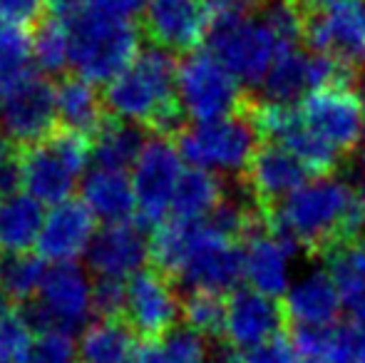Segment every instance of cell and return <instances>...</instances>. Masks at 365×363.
I'll return each mask as SVG.
<instances>
[{
  "mask_svg": "<svg viewBox=\"0 0 365 363\" xmlns=\"http://www.w3.org/2000/svg\"><path fill=\"white\" fill-rule=\"evenodd\" d=\"M266 229L284 239L293 252L326 257L341 244L363 234L365 214L358 192L348 182L323 177L264 214Z\"/></svg>",
  "mask_w": 365,
  "mask_h": 363,
  "instance_id": "6da1fadb",
  "label": "cell"
},
{
  "mask_svg": "<svg viewBox=\"0 0 365 363\" xmlns=\"http://www.w3.org/2000/svg\"><path fill=\"white\" fill-rule=\"evenodd\" d=\"M102 100L107 115L149 127L167 107L179 102L177 63L164 50L149 48L107 83Z\"/></svg>",
  "mask_w": 365,
  "mask_h": 363,
  "instance_id": "7a4b0ae2",
  "label": "cell"
},
{
  "mask_svg": "<svg viewBox=\"0 0 365 363\" xmlns=\"http://www.w3.org/2000/svg\"><path fill=\"white\" fill-rule=\"evenodd\" d=\"M65 28L70 68L92 85H107L140 55V33L135 25L95 13L90 5Z\"/></svg>",
  "mask_w": 365,
  "mask_h": 363,
  "instance_id": "3957f363",
  "label": "cell"
},
{
  "mask_svg": "<svg viewBox=\"0 0 365 363\" xmlns=\"http://www.w3.org/2000/svg\"><path fill=\"white\" fill-rule=\"evenodd\" d=\"M259 150V135L241 112L214 122H197L177 135V152L194 170L244 175Z\"/></svg>",
  "mask_w": 365,
  "mask_h": 363,
  "instance_id": "277c9868",
  "label": "cell"
},
{
  "mask_svg": "<svg viewBox=\"0 0 365 363\" xmlns=\"http://www.w3.org/2000/svg\"><path fill=\"white\" fill-rule=\"evenodd\" d=\"M177 97L184 115L197 122L241 115L249 102L239 80L209 50L187 55L177 65Z\"/></svg>",
  "mask_w": 365,
  "mask_h": 363,
  "instance_id": "5b68a950",
  "label": "cell"
},
{
  "mask_svg": "<svg viewBox=\"0 0 365 363\" xmlns=\"http://www.w3.org/2000/svg\"><path fill=\"white\" fill-rule=\"evenodd\" d=\"M207 45L209 53L239 80V85L264 83L276 58L289 53L261 15L212 25L207 33Z\"/></svg>",
  "mask_w": 365,
  "mask_h": 363,
  "instance_id": "8992f818",
  "label": "cell"
},
{
  "mask_svg": "<svg viewBox=\"0 0 365 363\" xmlns=\"http://www.w3.org/2000/svg\"><path fill=\"white\" fill-rule=\"evenodd\" d=\"M18 311L35 334L50 329L73 334L92 311V284L77 264H53L38 296Z\"/></svg>",
  "mask_w": 365,
  "mask_h": 363,
  "instance_id": "52a82bcc",
  "label": "cell"
},
{
  "mask_svg": "<svg viewBox=\"0 0 365 363\" xmlns=\"http://www.w3.org/2000/svg\"><path fill=\"white\" fill-rule=\"evenodd\" d=\"M301 122L333 152L348 157L361 150L365 115L353 85H328L303 97L298 107Z\"/></svg>",
  "mask_w": 365,
  "mask_h": 363,
  "instance_id": "ba28073f",
  "label": "cell"
},
{
  "mask_svg": "<svg viewBox=\"0 0 365 363\" xmlns=\"http://www.w3.org/2000/svg\"><path fill=\"white\" fill-rule=\"evenodd\" d=\"M177 279L192 294L204 291L221 296L234 291L236 284L244 279V252L236 247V242L214 232L207 222H197Z\"/></svg>",
  "mask_w": 365,
  "mask_h": 363,
  "instance_id": "9c48e42d",
  "label": "cell"
},
{
  "mask_svg": "<svg viewBox=\"0 0 365 363\" xmlns=\"http://www.w3.org/2000/svg\"><path fill=\"white\" fill-rule=\"evenodd\" d=\"M303 40L311 53L326 55L333 63L358 75L365 70V0H348L331 10L308 15Z\"/></svg>",
  "mask_w": 365,
  "mask_h": 363,
  "instance_id": "30bf717a",
  "label": "cell"
},
{
  "mask_svg": "<svg viewBox=\"0 0 365 363\" xmlns=\"http://www.w3.org/2000/svg\"><path fill=\"white\" fill-rule=\"evenodd\" d=\"M0 120L5 135L20 147L45 140L58 127L55 85L35 70L0 95Z\"/></svg>",
  "mask_w": 365,
  "mask_h": 363,
  "instance_id": "8fae6325",
  "label": "cell"
},
{
  "mask_svg": "<svg viewBox=\"0 0 365 363\" xmlns=\"http://www.w3.org/2000/svg\"><path fill=\"white\" fill-rule=\"evenodd\" d=\"M182 314L174 284L157 269H142L127 281V306L125 321L132 326L137 339L147 344L162 341L169 331H174Z\"/></svg>",
  "mask_w": 365,
  "mask_h": 363,
  "instance_id": "7c38bea8",
  "label": "cell"
},
{
  "mask_svg": "<svg viewBox=\"0 0 365 363\" xmlns=\"http://www.w3.org/2000/svg\"><path fill=\"white\" fill-rule=\"evenodd\" d=\"M182 172V157L172 142L164 137L145 142L135 162V177H132L137 214L142 222H162L167 209L172 207L174 189H177Z\"/></svg>",
  "mask_w": 365,
  "mask_h": 363,
  "instance_id": "4fadbf2b",
  "label": "cell"
},
{
  "mask_svg": "<svg viewBox=\"0 0 365 363\" xmlns=\"http://www.w3.org/2000/svg\"><path fill=\"white\" fill-rule=\"evenodd\" d=\"M356 75L348 73L331 58L318 53L293 48L289 53L279 55L271 65L269 75L264 80V90L269 102L291 105L301 97L311 95L313 90L328 88V85H353Z\"/></svg>",
  "mask_w": 365,
  "mask_h": 363,
  "instance_id": "5bb4252c",
  "label": "cell"
},
{
  "mask_svg": "<svg viewBox=\"0 0 365 363\" xmlns=\"http://www.w3.org/2000/svg\"><path fill=\"white\" fill-rule=\"evenodd\" d=\"M142 33L164 53H192L209 33L204 0H147Z\"/></svg>",
  "mask_w": 365,
  "mask_h": 363,
  "instance_id": "9a60e30c",
  "label": "cell"
},
{
  "mask_svg": "<svg viewBox=\"0 0 365 363\" xmlns=\"http://www.w3.org/2000/svg\"><path fill=\"white\" fill-rule=\"evenodd\" d=\"M241 177L246 184L244 192L266 214L306 184L308 170L289 150L264 142L251 157L249 167Z\"/></svg>",
  "mask_w": 365,
  "mask_h": 363,
  "instance_id": "2e32d148",
  "label": "cell"
},
{
  "mask_svg": "<svg viewBox=\"0 0 365 363\" xmlns=\"http://www.w3.org/2000/svg\"><path fill=\"white\" fill-rule=\"evenodd\" d=\"M95 237V217L80 199H65L55 204L43 219L38 234V257L53 264H73L87 252Z\"/></svg>",
  "mask_w": 365,
  "mask_h": 363,
  "instance_id": "e0dca14e",
  "label": "cell"
},
{
  "mask_svg": "<svg viewBox=\"0 0 365 363\" xmlns=\"http://www.w3.org/2000/svg\"><path fill=\"white\" fill-rule=\"evenodd\" d=\"M284 326V309L271 296H264L254 289H239L226 299L224 336L234 349H256L279 336Z\"/></svg>",
  "mask_w": 365,
  "mask_h": 363,
  "instance_id": "ac0fdd59",
  "label": "cell"
},
{
  "mask_svg": "<svg viewBox=\"0 0 365 363\" xmlns=\"http://www.w3.org/2000/svg\"><path fill=\"white\" fill-rule=\"evenodd\" d=\"M149 257V242L140 224H107L92 237L87 247V267L105 279L135 276Z\"/></svg>",
  "mask_w": 365,
  "mask_h": 363,
  "instance_id": "d6986e66",
  "label": "cell"
},
{
  "mask_svg": "<svg viewBox=\"0 0 365 363\" xmlns=\"http://www.w3.org/2000/svg\"><path fill=\"white\" fill-rule=\"evenodd\" d=\"M244 242V279L249 281V289L271 299L284 296L291 286V259L296 252L266 227Z\"/></svg>",
  "mask_w": 365,
  "mask_h": 363,
  "instance_id": "ffe728a7",
  "label": "cell"
},
{
  "mask_svg": "<svg viewBox=\"0 0 365 363\" xmlns=\"http://www.w3.org/2000/svg\"><path fill=\"white\" fill-rule=\"evenodd\" d=\"M80 175H75L45 140L23 147V187L35 202L55 204L73 197Z\"/></svg>",
  "mask_w": 365,
  "mask_h": 363,
  "instance_id": "44dd1931",
  "label": "cell"
},
{
  "mask_svg": "<svg viewBox=\"0 0 365 363\" xmlns=\"http://www.w3.org/2000/svg\"><path fill=\"white\" fill-rule=\"evenodd\" d=\"M284 299V316L293 326H336L341 299L328 272H311L289 286Z\"/></svg>",
  "mask_w": 365,
  "mask_h": 363,
  "instance_id": "7402d4cb",
  "label": "cell"
},
{
  "mask_svg": "<svg viewBox=\"0 0 365 363\" xmlns=\"http://www.w3.org/2000/svg\"><path fill=\"white\" fill-rule=\"evenodd\" d=\"M55 110H58L60 127H68L87 140L107 120V107L102 95L95 85L75 73L60 75L58 85H55Z\"/></svg>",
  "mask_w": 365,
  "mask_h": 363,
  "instance_id": "603a6c76",
  "label": "cell"
},
{
  "mask_svg": "<svg viewBox=\"0 0 365 363\" xmlns=\"http://www.w3.org/2000/svg\"><path fill=\"white\" fill-rule=\"evenodd\" d=\"M82 204L105 224H125L137 217L135 189L127 172L92 170L82 180Z\"/></svg>",
  "mask_w": 365,
  "mask_h": 363,
  "instance_id": "cb8c5ba5",
  "label": "cell"
},
{
  "mask_svg": "<svg viewBox=\"0 0 365 363\" xmlns=\"http://www.w3.org/2000/svg\"><path fill=\"white\" fill-rule=\"evenodd\" d=\"M323 259L341 306L358 319V324H365V232L328 252Z\"/></svg>",
  "mask_w": 365,
  "mask_h": 363,
  "instance_id": "d4e9b609",
  "label": "cell"
},
{
  "mask_svg": "<svg viewBox=\"0 0 365 363\" xmlns=\"http://www.w3.org/2000/svg\"><path fill=\"white\" fill-rule=\"evenodd\" d=\"M145 142V130L140 125L120 120L115 115H107L100 130L90 137L92 160L102 170L127 172V167H132L137 162Z\"/></svg>",
  "mask_w": 365,
  "mask_h": 363,
  "instance_id": "484cf974",
  "label": "cell"
},
{
  "mask_svg": "<svg viewBox=\"0 0 365 363\" xmlns=\"http://www.w3.org/2000/svg\"><path fill=\"white\" fill-rule=\"evenodd\" d=\"M137 351V334L125 319H97L80 336L82 363H127Z\"/></svg>",
  "mask_w": 365,
  "mask_h": 363,
  "instance_id": "4316f807",
  "label": "cell"
},
{
  "mask_svg": "<svg viewBox=\"0 0 365 363\" xmlns=\"http://www.w3.org/2000/svg\"><path fill=\"white\" fill-rule=\"evenodd\" d=\"M43 204L30 194H13L0 199V249L5 254H23L38 242L43 227Z\"/></svg>",
  "mask_w": 365,
  "mask_h": 363,
  "instance_id": "83f0119b",
  "label": "cell"
},
{
  "mask_svg": "<svg viewBox=\"0 0 365 363\" xmlns=\"http://www.w3.org/2000/svg\"><path fill=\"white\" fill-rule=\"evenodd\" d=\"M226 197L224 184L214 172L204 170H187L182 172L172 197V212L174 219H184V222H202L204 217L214 212Z\"/></svg>",
  "mask_w": 365,
  "mask_h": 363,
  "instance_id": "f1b7e54d",
  "label": "cell"
},
{
  "mask_svg": "<svg viewBox=\"0 0 365 363\" xmlns=\"http://www.w3.org/2000/svg\"><path fill=\"white\" fill-rule=\"evenodd\" d=\"M45 272L48 267L38 254H5L0 259V291L15 306H25L38 296Z\"/></svg>",
  "mask_w": 365,
  "mask_h": 363,
  "instance_id": "f546056e",
  "label": "cell"
},
{
  "mask_svg": "<svg viewBox=\"0 0 365 363\" xmlns=\"http://www.w3.org/2000/svg\"><path fill=\"white\" fill-rule=\"evenodd\" d=\"M33 60L43 73H60L65 75V68H70V40L68 28L58 23L55 18L45 15L35 25L33 35Z\"/></svg>",
  "mask_w": 365,
  "mask_h": 363,
  "instance_id": "4dcf8cb0",
  "label": "cell"
},
{
  "mask_svg": "<svg viewBox=\"0 0 365 363\" xmlns=\"http://www.w3.org/2000/svg\"><path fill=\"white\" fill-rule=\"evenodd\" d=\"M182 316L187 329L204 339H217L224 336L226 324V301L219 294H204L194 291L182 301Z\"/></svg>",
  "mask_w": 365,
  "mask_h": 363,
  "instance_id": "1f68e13d",
  "label": "cell"
},
{
  "mask_svg": "<svg viewBox=\"0 0 365 363\" xmlns=\"http://www.w3.org/2000/svg\"><path fill=\"white\" fill-rule=\"evenodd\" d=\"M35 331L28 326L23 314L15 306L3 321H0V356L5 363H30Z\"/></svg>",
  "mask_w": 365,
  "mask_h": 363,
  "instance_id": "d6a6232c",
  "label": "cell"
},
{
  "mask_svg": "<svg viewBox=\"0 0 365 363\" xmlns=\"http://www.w3.org/2000/svg\"><path fill=\"white\" fill-rule=\"evenodd\" d=\"M162 351L169 363H207L209 349L204 336L194 334L192 329H174L162 339Z\"/></svg>",
  "mask_w": 365,
  "mask_h": 363,
  "instance_id": "836d02e7",
  "label": "cell"
},
{
  "mask_svg": "<svg viewBox=\"0 0 365 363\" xmlns=\"http://www.w3.org/2000/svg\"><path fill=\"white\" fill-rule=\"evenodd\" d=\"M75 356H77V346L73 336L65 334V331L50 329L35 334L30 363H73Z\"/></svg>",
  "mask_w": 365,
  "mask_h": 363,
  "instance_id": "e575fe53",
  "label": "cell"
},
{
  "mask_svg": "<svg viewBox=\"0 0 365 363\" xmlns=\"http://www.w3.org/2000/svg\"><path fill=\"white\" fill-rule=\"evenodd\" d=\"M127 306V284L120 279L97 276L92 284V311L100 319H125Z\"/></svg>",
  "mask_w": 365,
  "mask_h": 363,
  "instance_id": "d590c367",
  "label": "cell"
},
{
  "mask_svg": "<svg viewBox=\"0 0 365 363\" xmlns=\"http://www.w3.org/2000/svg\"><path fill=\"white\" fill-rule=\"evenodd\" d=\"M48 13V0H0V18L8 23L35 28Z\"/></svg>",
  "mask_w": 365,
  "mask_h": 363,
  "instance_id": "8d00e7d4",
  "label": "cell"
},
{
  "mask_svg": "<svg viewBox=\"0 0 365 363\" xmlns=\"http://www.w3.org/2000/svg\"><path fill=\"white\" fill-rule=\"evenodd\" d=\"M244 363H298V354L293 349L291 339H286L284 334L274 336L266 344L251 349L244 356Z\"/></svg>",
  "mask_w": 365,
  "mask_h": 363,
  "instance_id": "74e56055",
  "label": "cell"
},
{
  "mask_svg": "<svg viewBox=\"0 0 365 363\" xmlns=\"http://www.w3.org/2000/svg\"><path fill=\"white\" fill-rule=\"evenodd\" d=\"M95 13L100 15H107V18H115V20H127L132 23V18L145 10L147 0H87Z\"/></svg>",
  "mask_w": 365,
  "mask_h": 363,
  "instance_id": "f35d334b",
  "label": "cell"
},
{
  "mask_svg": "<svg viewBox=\"0 0 365 363\" xmlns=\"http://www.w3.org/2000/svg\"><path fill=\"white\" fill-rule=\"evenodd\" d=\"M343 351L353 363H365V324L343 329Z\"/></svg>",
  "mask_w": 365,
  "mask_h": 363,
  "instance_id": "ab89813d",
  "label": "cell"
},
{
  "mask_svg": "<svg viewBox=\"0 0 365 363\" xmlns=\"http://www.w3.org/2000/svg\"><path fill=\"white\" fill-rule=\"evenodd\" d=\"M127 363H169V361H167V356H164L162 346L145 344V346H137V351L132 354V359Z\"/></svg>",
  "mask_w": 365,
  "mask_h": 363,
  "instance_id": "60d3db41",
  "label": "cell"
},
{
  "mask_svg": "<svg viewBox=\"0 0 365 363\" xmlns=\"http://www.w3.org/2000/svg\"><path fill=\"white\" fill-rule=\"evenodd\" d=\"M207 363H244V356L234 346H219L214 354H209Z\"/></svg>",
  "mask_w": 365,
  "mask_h": 363,
  "instance_id": "b9f144b4",
  "label": "cell"
},
{
  "mask_svg": "<svg viewBox=\"0 0 365 363\" xmlns=\"http://www.w3.org/2000/svg\"><path fill=\"white\" fill-rule=\"evenodd\" d=\"M301 5V10L306 15H316V13H323V10H331L341 3H348V0H296Z\"/></svg>",
  "mask_w": 365,
  "mask_h": 363,
  "instance_id": "7bdbcfd3",
  "label": "cell"
},
{
  "mask_svg": "<svg viewBox=\"0 0 365 363\" xmlns=\"http://www.w3.org/2000/svg\"><path fill=\"white\" fill-rule=\"evenodd\" d=\"M13 309H15V304H13V301L8 299V296L3 294V291H0V321H3L5 316H8V314H10V311H13Z\"/></svg>",
  "mask_w": 365,
  "mask_h": 363,
  "instance_id": "ee69618b",
  "label": "cell"
},
{
  "mask_svg": "<svg viewBox=\"0 0 365 363\" xmlns=\"http://www.w3.org/2000/svg\"><path fill=\"white\" fill-rule=\"evenodd\" d=\"M316 363H353V361L343 359V356H336V359H326V361H316Z\"/></svg>",
  "mask_w": 365,
  "mask_h": 363,
  "instance_id": "f6af8a7d",
  "label": "cell"
},
{
  "mask_svg": "<svg viewBox=\"0 0 365 363\" xmlns=\"http://www.w3.org/2000/svg\"><path fill=\"white\" fill-rule=\"evenodd\" d=\"M358 199H361V207H363V214H365V172H363V187H361V194H358Z\"/></svg>",
  "mask_w": 365,
  "mask_h": 363,
  "instance_id": "bcb514c9",
  "label": "cell"
},
{
  "mask_svg": "<svg viewBox=\"0 0 365 363\" xmlns=\"http://www.w3.org/2000/svg\"><path fill=\"white\" fill-rule=\"evenodd\" d=\"M361 105H363V115H365V80H363V88H361Z\"/></svg>",
  "mask_w": 365,
  "mask_h": 363,
  "instance_id": "7dc6e473",
  "label": "cell"
}]
</instances>
